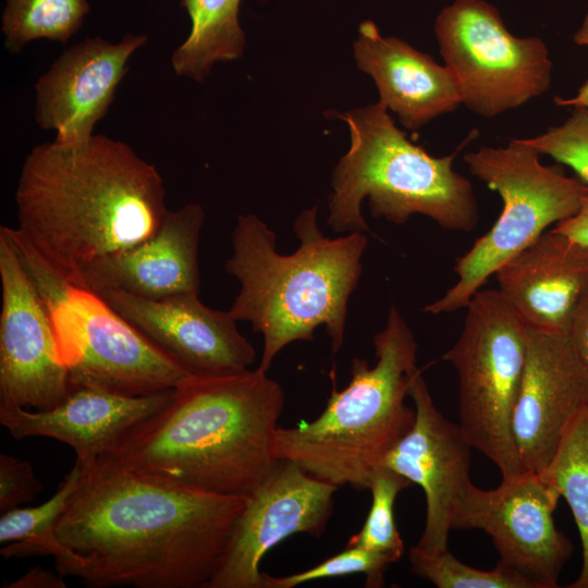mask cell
<instances>
[{
  "label": "cell",
  "mask_w": 588,
  "mask_h": 588,
  "mask_svg": "<svg viewBox=\"0 0 588 588\" xmlns=\"http://www.w3.org/2000/svg\"><path fill=\"white\" fill-rule=\"evenodd\" d=\"M89 11L87 0H7L1 16L4 48L13 54L36 39L65 44Z\"/></svg>",
  "instance_id": "obj_25"
},
{
  "label": "cell",
  "mask_w": 588,
  "mask_h": 588,
  "mask_svg": "<svg viewBox=\"0 0 588 588\" xmlns=\"http://www.w3.org/2000/svg\"><path fill=\"white\" fill-rule=\"evenodd\" d=\"M560 498L554 487L530 471L502 479L490 490L471 485L453 514L451 530L485 531L501 562L541 588H556L573 553L571 540L553 518Z\"/></svg>",
  "instance_id": "obj_12"
},
{
  "label": "cell",
  "mask_w": 588,
  "mask_h": 588,
  "mask_svg": "<svg viewBox=\"0 0 588 588\" xmlns=\"http://www.w3.org/2000/svg\"><path fill=\"white\" fill-rule=\"evenodd\" d=\"M299 241L291 255L277 250L275 233L253 213L237 216L225 270L240 282L230 314L264 336L258 368L268 372L277 354L294 341H310L324 326L336 353L344 341L347 302L356 289L367 246L363 232L330 238L317 224V206L293 223Z\"/></svg>",
  "instance_id": "obj_4"
},
{
  "label": "cell",
  "mask_w": 588,
  "mask_h": 588,
  "mask_svg": "<svg viewBox=\"0 0 588 588\" xmlns=\"http://www.w3.org/2000/svg\"><path fill=\"white\" fill-rule=\"evenodd\" d=\"M411 485L409 479L394 469L383 465L377 467L368 486L371 506L367 518L346 546L379 552L397 562L404 553V544L395 525L393 507L397 494Z\"/></svg>",
  "instance_id": "obj_27"
},
{
  "label": "cell",
  "mask_w": 588,
  "mask_h": 588,
  "mask_svg": "<svg viewBox=\"0 0 588 588\" xmlns=\"http://www.w3.org/2000/svg\"><path fill=\"white\" fill-rule=\"evenodd\" d=\"M574 42L579 46H588V11L584 17L581 25L574 35ZM554 100L555 103L559 106H571L574 108L588 109V81L581 85L575 97L569 99H562L555 97Z\"/></svg>",
  "instance_id": "obj_34"
},
{
  "label": "cell",
  "mask_w": 588,
  "mask_h": 588,
  "mask_svg": "<svg viewBox=\"0 0 588 588\" xmlns=\"http://www.w3.org/2000/svg\"><path fill=\"white\" fill-rule=\"evenodd\" d=\"M155 164L105 134L33 147L14 200V232L60 279L73 284L79 270L156 233L166 207Z\"/></svg>",
  "instance_id": "obj_2"
},
{
  "label": "cell",
  "mask_w": 588,
  "mask_h": 588,
  "mask_svg": "<svg viewBox=\"0 0 588 588\" xmlns=\"http://www.w3.org/2000/svg\"><path fill=\"white\" fill-rule=\"evenodd\" d=\"M205 210L196 203L168 210L154 235L84 266L73 286L94 293L119 290L160 299L198 293V244Z\"/></svg>",
  "instance_id": "obj_18"
},
{
  "label": "cell",
  "mask_w": 588,
  "mask_h": 588,
  "mask_svg": "<svg viewBox=\"0 0 588 588\" xmlns=\"http://www.w3.org/2000/svg\"><path fill=\"white\" fill-rule=\"evenodd\" d=\"M567 334L588 368V293L575 309L569 320Z\"/></svg>",
  "instance_id": "obj_31"
},
{
  "label": "cell",
  "mask_w": 588,
  "mask_h": 588,
  "mask_svg": "<svg viewBox=\"0 0 588 588\" xmlns=\"http://www.w3.org/2000/svg\"><path fill=\"white\" fill-rule=\"evenodd\" d=\"M42 488L28 462L5 453L0 454L1 513L32 501Z\"/></svg>",
  "instance_id": "obj_30"
},
{
  "label": "cell",
  "mask_w": 588,
  "mask_h": 588,
  "mask_svg": "<svg viewBox=\"0 0 588 588\" xmlns=\"http://www.w3.org/2000/svg\"><path fill=\"white\" fill-rule=\"evenodd\" d=\"M81 476L82 467L75 460L74 466L49 500L36 506H19L2 512L0 542L5 546L0 553L5 560L52 554L53 529L78 488Z\"/></svg>",
  "instance_id": "obj_24"
},
{
  "label": "cell",
  "mask_w": 588,
  "mask_h": 588,
  "mask_svg": "<svg viewBox=\"0 0 588 588\" xmlns=\"http://www.w3.org/2000/svg\"><path fill=\"white\" fill-rule=\"evenodd\" d=\"M539 152L523 138L505 147H481L464 155L470 173L495 191L502 211L493 226L455 260L457 281L424 308L438 315L465 308L485 282L547 228L573 217L588 195V185L543 166Z\"/></svg>",
  "instance_id": "obj_7"
},
{
  "label": "cell",
  "mask_w": 588,
  "mask_h": 588,
  "mask_svg": "<svg viewBox=\"0 0 588 588\" xmlns=\"http://www.w3.org/2000/svg\"><path fill=\"white\" fill-rule=\"evenodd\" d=\"M539 475L565 499L578 528L583 563L568 588H588V407L573 421L552 462Z\"/></svg>",
  "instance_id": "obj_23"
},
{
  "label": "cell",
  "mask_w": 588,
  "mask_h": 588,
  "mask_svg": "<svg viewBox=\"0 0 588 588\" xmlns=\"http://www.w3.org/2000/svg\"><path fill=\"white\" fill-rule=\"evenodd\" d=\"M434 34L462 103L493 118L544 94L552 62L539 37H516L485 0H454L438 14Z\"/></svg>",
  "instance_id": "obj_9"
},
{
  "label": "cell",
  "mask_w": 588,
  "mask_h": 588,
  "mask_svg": "<svg viewBox=\"0 0 588 588\" xmlns=\"http://www.w3.org/2000/svg\"><path fill=\"white\" fill-rule=\"evenodd\" d=\"M350 130L351 144L332 173L328 224L335 232H366L360 205L375 218L405 223L414 213L441 228L468 232L478 221L471 183L454 171L456 152L437 158L413 144L377 101L331 112Z\"/></svg>",
  "instance_id": "obj_6"
},
{
  "label": "cell",
  "mask_w": 588,
  "mask_h": 588,
  "mask_svg": "<svg viewBox=\"0 0 588 588\" xmlns=\"http://www.w3.org/2000/svg\"><path fill=\"white\" fill-rule=\"evenodd\" d=\"M465 308L461 334L442 356L457 375L458 426L502 479L513 478L524 473L512 418L525 369L527 326L500 290L478 291Z\"/></svg>",
  "instance_id": "obj_8"
},
{
  "label": "cell",
  "mask_w": 588,
  "mask_h": 588,
  "mask_svg": "<svg viewBox=\"0 0 588 588\" xmlns=\"http://www.w3.org/2000/svg\"><path fill=\"white\" fill-rule=\"evenodd\" d=\"M339 488L293 461L279 460L247 497L206 588H264L260 563L267 552L295 534L320 537Z\"/></svg>",
  "instance_id": "obj_13"
},
{
  "label": "cell",
  "mask_w": 588,
  "mask_h": 588,
  "mask_svg": "<svg viewBox=\"0 0 588 588\" xmlns=\"http://www.w3.org/2000/svg\"><path fill=\"white\" fill-rule=\"evenodd\" d=\"M408 395L414 403L415 421L382 465L422 489L426 519L415 547L438 553L448 549L453 514L473 485V446L460 426L437 408L418 368L412 376Z\"/></svg>",
  "instance_id": "obj_15"
},
{
  "label": "cell",
  "mask_w": 588,
  "mask_h": 588,
  "mask_svg": "<svg viewBox=\"0 0 588 588\" xmlns=\"http://www.w3.org/2000/svg\"><path fill=\"white\" fill-rule=\"evenodd\" d=\"M97 294L188 375L241 371L255 362V348L230 311L204 305L198 293L160 299L119 290Z\"/></svg>",
  "instance_id": "obj_16"
},
{
  "label": "cell",
  "mask_w": 588,
  "mask_h": 588,
  "mask_svg": "<svg viewBox=\"0 0 588 588\" xmlns=\"http://www.w3.org/2000/svg\"><path fill=\"white\" fill-rule=\"evenodd\" d=\"M353 54L357 68L373 79L379 101L408 130L462 103L457 82L446 65L401 38L382 36L372 21L358 25Z\"/></svg>",
  "instance_id": "obj_21"
},
{
  "label": "cell",
  "mask_w": 588,
  "mask_h": 588,
  "mask_svg": "<svg viewBox=\"0 0 588 588\" xmlns=\"http://www.w3.org/2000/svg\"><path fill=\"white\" fill-rule=\"evenodd\" d=\"M78 462L53 529L57 572L91 588L207 587L247 497L160 483L107 455Z\"/></svg>",
  "instance_id": "obj_1"
},
{
  "label": "cell",
  "mask_w": 588,
  "mask_h": 588,
  "mask_svg": "<svg viewBox=\"0 0 588 588\" xmlns=\"http://www.w3.org/2000/svg\"><path fill=\"white\" fill-rule=\"evenodd\" d=\"M377 363L354 357L351 381L333 388L322 413L295 427H278V460L297 463L308 474L338 487L368 489L373 470L409 431L415 408L405 404L418 368V344L400 311L392 306L385 327L373 336Z\"/></svg>",
  "instance_id": "obj_5"
},
{
  "label": "cell",
  "mask_w": 588,
  "mask_h": 588,
  "mask_svg": "<svg viewBox=\"0 0 588 588\" xmlns=\"http://www.w3.org/2000/svg\"><path fill=\"white\" fill-rule=\"evenodd\" d=\"M553 229L588 247V195L580 209L573 217L555 224Z\"/></svg>",
  "instance_id": "obj_33"
},
{
  "label": "cell",
  "mask_w": 588,
  "mask_h": 588,
  "mask_svg": "<svg viewBox=\"0 0 588 588\" xmlns=\"http://www.w3.org/2000/svg\"><path fill=\"white\" fill-rule=\"evenodd\" d=\"M147 40L143 34H125L117 44L89 37L65 49L35 84L38 127L54 131L57 144L88 140L112 103L131 56Z\"/></svg>",
  "instance_id": "obj_17"
},
{
  "label": "cell",
  "mask_w": 588,
  "mask_h": 588,
  "mask_svg": "<svg viewBox=\"0 0 588 588\" xmlns=\"http://www.w3.org/2000/svg\"><path fill=\"white\" fill-rule=\"evenodd\" d=\"M588 407V368L566 332L527 327L524 375L512 418L524 471L542 473Z\"/></svg>",
  "instance_id": "obj_14"
},
{
  "label": "cell",
  "mask_w": 588,
  "mask_h": 588,
  "mask_svg": "<svg viewBox=\"0 0 588 588\" xmlns=\"http://www.w3.org/2000/svg\"><path fill=\"white\" fill-rule=\"evenodd\" d=\"M395 563L389 555L360 547L346 548L318 565L299 573L274 577L265 573L264 588H294L298 585L331 577L365 575V587L380 588L384 585V573Z\"/></svg>",
  "instance_id": "obj_28"
},
{
  "label": "cell",
  "mask_w": 588,
  "mask_h": 588,
  "mask_svg": "<svg viewBox=\"0 0 588 588\" xmlns=\"http://www.w3.org/2000/svg\"><path fill=\"white\" fill-rule=\"evenodd\" d=\"M172 390L126 396L79 387L50 409L0 408V422L16 440L51 438L71 446L76 460L85 462L110 452L131 430L167 405Z\"/></svg>",
  "instance_id": "obj_19"
},
{
  "label": "cell",
  "mask_w": 588,
  "mask_h": 588,
  "mask_svg": "<svg viewBox=\"0 0 588 588\" xmlns=\"http://www.w3.org/2000/svg\"><path fill=\"white\" fill-rule=\"evenodd\" d=\"M408 559L413 573L438 588H541L500 560L493 569L483 571L461 562L449 549L427 553L417 547L409 550Z\"/></svg>",
  "instance_id": "obj_26"
},
{
  "label": "cell",
  "mask_w": 588,
  "mask_h": 588,
  "mask_svg": "<svg viewBox=\"0 0 588 588\" xmlns=\"http://www.w3.org/2000/svg\"><path fill=\"white\" fill-rule=\"evenodd\" d=\"M48 307L71 390L140 396L172 390L188 376L97 293L70 284Z\"/></svg>",
  "instance_id": "obj_10"
},
{
  "label": "cell",
  "mask_w": 588,
  "mask_h": 588,
  "mask_svg": "<svg viewBox=\"0 0 588 588\" xmlns=\"http://www.w3.org/2000/svg\"><path fill=\"white\" fill-rule=\"evenodd\" d=\"M0 408L50 409L71 391L51 311L0 226Z\"/></svg>",
  "instance_id": "obj_11"
},
{
  "label": "cell",
  "mask_w": 588,
  "mask_h": 588,
  "mask_svg": "<svg viewBox=\"0 0 588 588\" xmlns=\"http://www.w3.org/2000/svg\"><path fill=\"white\" fill-rule=\"evenodd\" d=\"M495 277L527 327L567 333L588 293V247L552 229L502 265Z\"/></svg>",
  "instance_id": "obj_20"
},
{
  "label": "cell",
  "mask_w": 588,
  "mask_h": 588,
  "mask_svg": "<svg viewBox=\"0 0 588 588\" xmlns=\"http://www.w3.org/2000/svg\"><path fill=\"white\" fill-rule=\"evenodd\" d=\"M4 588H65L64 576L59 572L44 569L39 565L28 569L14 581L3 585Z\"/></svg>",
  "instance_id": "obj_32"
},
{
  "label": "cell",
  "mask_w": 588,
  "mask_h": 588,
  "mask_svg": "<svg viewBox=\"0 0 588 588\" xmlns=\"http://www.w3.org/2000/svg\"><path fill=\"white\" fill-rule=\"evenodd\" d=\"M241 1L180 0L189 16L191 32L171 56L177 76L204 83L216 63L243 57L246 38L238 19Z\"/></svg>",
  "instance_id": "obj_22"
},
{
  "label": "cell",
  "mask_w": 588,
  "mask_h": 588,
  "mask_svg": "<svg viewBox=\"0 0 588 588\" xmlns=\"http://www.w3.org/2000/svg\"><path fill=\"white\" fill-rule=\"evenodd\" d=\"M523 139L540 155H548L572 168L588 185V109L575 108L563 124Z\"/></svg>",
  "instance_id": "obj_29"
},
{
  "label": "cell",
  "mask_w": 588,
  "mask_h": 588,
  "mask_svg": "<svg viewBox=\"0 0 588 588\" xmlns=\"http://www.w3.org/2000/svg\"><path fill=\"white\" fill-rule=\"evenodd\" d=\"M284 403L281 385L259 368L188 375L167 405L103 455L160 483L249 497L279 461Z\"/></svg>",
  "instance_id": "obj_3"
}]
</instances>
